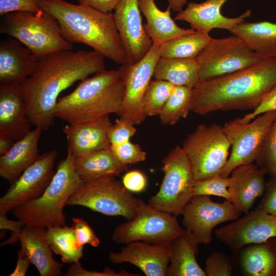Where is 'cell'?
I'll return each mask as SVG.
<instances>
[{
  "label": "cell",
  "mask_w": 276,
  "mask_h": 276,
  "mask_svg": "<svg viewBox=\"0 0 276 276\" xmlns=\"http://www.w3.org/2000/svg\"><path fill=\"white\" fill-rule=\"evenodd\" d=\"M104 58L94 50H71L38 59L34 72L20 84L32 125L47 131L54 123L60 94L77 81L104 70Z\"/></svg>",
  "instance_id": "cell-1"
},
{
  "label": "cell",
  "mask_w": 276,
  "mask_h": 276,
  "mask_svg": "<svg viewBox=\"0 0 276 276\" xmlns=\"http://www.w3.org/2000/svg\"><path fill=\"white\" fill-rule=\"evenodd\" d=\"M276 87V57L213 79L192 89L191 111L205 115L216 111L255 109Z\"/></svg>",
  "instance_id": "cell-2"
},
{
  "label": "cell",
  "mask_w": 276,
  "mask_h": 276,
  "mask_svg": "<svg viewBox=\"0 0 276 276\" xmlns=\"http://www.w3.org/2000/svg\"><path fill=\"white\" fill-rule=\"evenodd\" d=\"M40 8L57 20L68 42L85 44L116 63H126L113 14L64 0H38Z\"/></svg>",
  "instance_id": "cell-3"
},
{
  "label": "cell",
  "mask_w": 276,
  "mask_h": 276,
  "mask_svg": "<svg viewBox=\"0 0 276 276\" xmlns=\"http://www.w3.org/2000/svg\"><path fill=\"white\" fill-rule=\"evenodd\" d=\"M124 95L118 70L104 69L82 80L72 93L59 98L55 117L75 125L118 114Z\"/></svg>",
  "instance_id": "cell-4"
},
{
  "label": "cell",
  "mask_w": 276,
  "mask_h": 276,
  "mask_svg": "<svg viewBox=\"0 0 276 276\" xmlns=\"http://www.w3.org/2000/svg\"><path fill=\"white\" fill-rule=\"evenodd\" d=\"M74 159L67 150L66 157L58 162L55 175L42 195L12 211L25 225L47 228L66 225L64 207L84 182L75 172Z\"/></svg>",
  "instance_id": "cell-5"
},
{
  "label": "cell",
  "mask_w": 276,
  "mask_h": 276,
  "mask_svg": "<svg viewBox=\"0 0 276 276\" xmlns=\"http://www.w3.org/2000/svg\"><path fill=\"white\" fill-rule=\"evenodd\" d=\"M0 32L19 40L39 59L51 53L71 50L55 18L41 10L36 13L14 12L3 16Z\"/></svg>",
  "instance_id": "cell-6"
},
{
  "label": "cell",
  "mask_w": 276,
  "mask_h": 276,
  "mask_svg": "<svg viewBox=\"0 0 276 276\" xmlns=\"http://www.w3.org/2000/svg\"><path fill=\"white\" fill-rule=\"evenodd\" d=\"M164 176L157 193L148 201L150 206L177 216L182 214L193 196L195 181L189 157L182 147L177 146L162 159Z\"/></svg>",
  "instance_id": "cell-7"
},
{
  "label": "cell",
  "mask_w": 276,
  "mask_h": 276,
  "mask_svg": "<svg viewBox=\"0 0 276 276\" xmlns=\"http://www.w3.org/2000/svg\"><path fill=\"white\" fill-rule=\"evenodd\" d=\"M182 147L190 160L195 180H199L221 175L231 145L223 126L202 124L188 134Z\"/></svg>",
  "instance_id": "cell-8"
},
{
  "label": "cell",
  "mask_w": 276,
  "mask_h": 276,
  "mask_svg": "<svg viewBox=\"0 0 276 276\" xmlns=\"http://www.w3.org/2000/svg\"><path fill=\"white\" fill-rule=\"evenodd\" d=\"M138 198L113 176L85 182L69 198L68 205H81L102 214L120 216L127 221L136 215Z\"/></svg>",
  "instance_id": "cell-9"
},
{
  "label": "cell",
  "mask_w": 276,
  "mask_h": 276,
  "mask_svg": "<svg viewBox=\"0 0 276 276\" xmlns=\"http://www.w3.org/2000/svg\"><path fill=\"white\" fill-rule=\"evenodd\" d=\"M176 216L158 210L138 198L136 216L116 227L111 239L117 244L140 241L169 245L184 232Z\"/></svg>",
  "instance_id": "cell-10"
},
{
  "label": "cell",
  "mask_w": 276,
  "mask_h": 276,
  "mask_svg": "<svg viewBox=\"0 0 276 276\" xmlns=\"http://www.w3.org/2000/svg\"><path fill=\"white\" fill-rule=\"evenodd\" d=\"M275 120L274 110L264 112L248 123L236 118L224 124L223 128L230 142L231 151L221 176L228 177L237 166L256 161Z\"/></svg>",
  "instance_id": "cell-11"
},
{
  "label": "cell",
  "mask_w": 276,
  "mask_h": 276,
  "mask_svg": "<svg viewBox=\"0 0 276 276\" xmlns=\"http://www.w3.org/2000/svg\"><path fill=\"white\" fill-rule=\"evenodd\" d=\"M196 58L199 65V81L236 72L264 59L235 35L212 38Z\"/></svg>",
  "instance_id": "cell-12"
},
{
  "label": "cell",
  "mask_w": 276,
  "mask_h": 276,
  "mask_svg": "<svg viewBox=\"0 0 276 276\" xmlns=\"http://www.w3.org/2000/svg\"><path fill=\"white\" fill-rule=\"evenodd\" d=\"M160 57V45L153 43L138 62L121 64L118 70L125 87L124 97L118 115L134 125L140 124L147 117L143 110L144 98Z\"/></svg>",
  "instance_id": "cell-13"
},
{
  "label": "cell",
  "mask_w": 276,
  "mask_h": 276,
  "mask_svg": "<svg viewBox=\"0 0 276 276\" xmlns=\"http://www.w3.org/2000/svg\"><path fill=\"white\" fill-rule=\"evenodd\" d=\"M56 150L39 154L0 198V214H7L41 197L51 183L55 172Z\"/></svg>",
  "instance_id": "cell-14"
},
{
  "label": "cell",
  "mask_w": 276,
  "mask_h": 276,
  "mask_svg": "<svg viewBox=\"0 0 276 276\" xmlns=\"http://www.w3.org/2000/svg\"><path fill=\"white\" fill-rule=\"evenodd\" d=\"M242 213L231 201L215 202L210 196L195 195L183 210L182 224L198 244H208L212 240V234L215 226L236 220Z\"/></svg>",
  "instance_id": "cell-15"
},
{
  "label": "cell",
  "mask_w": 276,
  "mask_h": 276,
  "mask_svg": "<svg viewBox=\"0 0 276 276\" xmlns=\"http://www.w3.org/2000/svg\"><path fill=\"white\" fill-rule=\"evenodd\" d=\"M218 239L232 250L276 238V216L257 209L215 231Z\"/></svg>",
  "instance_id": "cell-16"
},
{
  "label": "cell",
  "mask_w": 276,
  "mask_h": 276,
  "mask_svg": "<svg viewBox=\"0 0 276 276\" xmlns=\"http://www.w3.org/2000/svg\"><path fill=\"white\" fill-rule=\"evenodd\" d=\"M139 0H120L113 16L123 44L126 63L133 64L149 51L153 42L143 24Z\"/></svg>",
  "instance_id": "cell-17"
},
{
  "label": "cell",
  "mask_w": 276,
  "mask_h": 276,
  "mask_svg": "<svg viewBox=\"0 0 276 276\" xmlns=\"http://www.w3.org/2000/svg\"><path fill=\"white\" fill-rule=\"evenodd\" d=\"M169 256V245L137 241L127 244L120 251L109 252L108 259L113 264L131 263L147 276H166Z\"/></svg>",
  "instance_id": "cell-18"
},
{
  "label": "cell",
  "mask_w": 276,
  "mask_h": 276,
  "mask_svg": "<svg viewBox=\"0 0 276 276\" xmlns=\"http://www.w3.org/2000/svg\"><path fill=\"white\" fill-rule=\"evenodd\" d=\"M20 83L0 84V134L15 142L31 130Z\"/></svg>",
  "instance_id": "cell-19"
},
{
  "label": "cell",
  "mask_w": 276,
  "mask_h": 276,
  "mask_svg": "<svg viewBox=\"0 0 276 276\" xmlns=\"http://www.w3.org/2000/svg\"><path fill=\"white\" fill-rule=\"evenodd\" d=\"M228 0H206L196 3L190 2L187 7L178 12L174 20L184 21L189 24L192 29L206 33L214 29H225L230 31L236 25L242 22L251 15L248 10L234 18L223 16L221 8Z\"/></svg>",
  "instance_id": "cell-20"
},
{
  "label": "cell",
  "mask_w": 276,
  "mask_h": 276,
  "mask_svg": "<svg viewBox=\"0 0 276 276\" xmlns=\"http://www.w3.org/2000/svg\"><path fill=\"white\" fill-rule=\"evenodd\" d=\"M111 125L107 115L90 121L65 125L62 130L67 139V150L77 157L110 148L107 131Z\"/></svg>",
  "instance_id": "cell-21"
},
{
  "label": "cell",
  "mask_w": 276,
  "mask_h": 276,
  "mask_svg": "<svg viewBox=\"0 0 276 276\" xmlns=\"http://www.w3.org/2000/svg\"><path fill=\"white\" fill-rule=\"evenodd\" d=\"M266 172L253 163L237 166L229 176L232 202L242 213L249 212L266 190Z\"/></svg>",
  "instance_id": "cell-22"
},
{
  "label": "cell",
  "mask_w": 276,
  "mask_h": 276,
  "mask_svg": "<svg viewBox=\"0 0 276 276\" xmlns=\"http://www.w3.org/2000/svg\"><path fill=\"white\" fill-rule=\"evenodd\" d=\"M38 59L13 37L0 42V84L21 83L34 72Z\"/></svg>",
  "instance_id": "cell-23"
},
{
  "label": "cell",
  "mask_w": 276,
  "mask_h": 276,
  "mask_svg": "<svg viewBox=\"0 0 276 276\" xmlns=\"http://www.w3.org/2000/svg\"><path fill=\"white\" fill-rule=\"evenodd\" d=\"M21 250L34 265L41 276H58L62 274L63 264L53 257L49 244L47 228L25 225L19 236Z\"/></svg>",
  "instance_id": "cell-24"
},
{
  "label": "cell",
  "mask_w": 276,
  "mask_h": 276,
  "mask_svg": "<svg viewBox=\"0 0 276 276\" xmlns=\"http://www.w3.org/2000/svg\"><path fill=\"white\" fill-rule=\"evenodd\" d=\"M42 131L37 127L31 130L1 156V177L12 184L35 161L39 155L38 145Z\"/></svg>",
  "instance_id": "cell-25"
},
{
  "label": "cell",
  "mask_w": 276,
  "mask_h": 276,
  "mask_svg": "<svg viewBox=\"0 0 276 276\" xmlns=\"http://www.w3.org/2000/svg\"><path fill=\"white\" fill-rule=\"evenodd\" d=\"M198 244L187 229L169 244V262L166 276H206L198 264L196 255Z\"/></svg>",
  "instance_id": "cell-26"
},
{
  "label": "cell",
  "mask_w": 276,
  "mask_h": 276,
  "mask_svg": "<svg viewBox=\"0 0 276 276\" xmlns=\"http://www.w3.org/2000/svg\"><path fill=\"white\" fill-rule=\"evenodd\" d=\"M139 3L141 13L146 19L145 30L154 44L160 45L194 30L179 27L172 18L171 9L169 6L162 11L157 7L154 0H139Z\"/></svg>",
  "instance_id": "cell-27"
},
{
  "label": "cell",
  "mask_w": 276,
  "mask_h": 276,
  "mask_svg": "<svg viewBox=\"0 0 276 276\" xmlns=\"http://www.w3.org/2000/svg\"><path fill=\"white\" fill-rule=\"evenodd\" d=\"M229 32L261 58L276 57V22L243 21Z\"/></svg>",
  "instance_id": "cell-28"
},
{
  "label": "cell",
  "mask_w": 276,
  "mask_h": 276,
  "mask_svg": "<svg viewBox=\"0 0 276 276\" xmlns=\"http://www.w3.org/2000/svg\"><path fill=\"white\" fill-rule=\"evenodd\" d=\"M74 164L75 172L84 182L104 176L118 175L128 168V165L119 161L110 148L75 157Z\"/></svg>",
  "instance_id": "cell-29"
},
{
  "label": "cell",
  "mask_w": 276,
  "mask_h": 276,
  "mask_svg": "<svg viewBox=\"0 0 276 276\" xmlns=\"http://www.w3.org/2000/svg\"><path fill=\"white\" fill-rule=\"evenodd\" d=\"M240 263L249 276H276V240L248 245L242 252Z\"/></svg>",
  "instance_id": "cell-30"
},
{
  "label": "cell",
  "mask_w": 276,
  "mask_h": 276,
  "mask_svg": "<svg viewBox=\"0 0 276 276\" xmlns=\"http://www.w3.org/2000/svg\"><path fill=\"white\" fill-rule=\"evenodd\" d=\"M153 77L174 86L193 88L199 81L198 63L196 58L160 57L155 65Z\"/></svg>",
  "instance_id": "cell-31"
},
{
  "label": "cell",
  "mask_w": 276,
  "mask_h": 276,
  "mask_svg": "<svg viewBox=\"0 0 276 276\" xmlns=\"http://www.w3.org/2000/svg\"><path fill=\"white\" fill-rule=\"evenodd\" d=\"M212 39L209 33L194 30L160 44V57L195 58Z\"/></svg>",
  "instance_id": "cell-32"
},
{
  "label": "cell",
  "mask_w": 276,
  "mask_h": 276,
  "mask_svg": "<svg viewBox=\"0 0 276 276\" xmlns=\"http://www.w3.org/2000/svg\"><path fill=\"white\" fill-rule=\"evenodd\" d=\"M47 236L51 248L60 256L63 263H80L83 256V247H76L75 234L72 226L50 227L47 228Z\"/></svg>",
  "instance_id": "cell-33"
},
{
  "label": "cell",
  "mask_w": 276,
  "mask_h": 276,
  "mask_svg": "<svg viewBox=\"0 0 276 276\" xmlns=\"http://www.w3.org/2000/svg\"><path fill=\"white\" fill-rule=\"evenodd\" d=\"M192 89L187 86H175L159 114L162 123L173 125L187 117L191 111Z\"/></svg>",
  "instance_id": "cell-34"
},
{
  "label": "cell",
  "mask_w": 276,
  "mask_h": 276,
  "mask_svg": "<svg viewBox=\"0 0 276 276\" xmlns=\"http://www.w3.org/2000/svg\"><path fill=\"white\" fill-rule=\"evenodd\" d=\"M175 86L162 80H151L146 90L143 110L146 117L157 116L170 97Z\"/></svg>",
  "instance_id": "cell-35"
},
{
  "label": "cell",
  "mask_w": 276,
  "mask_h": 276,
  "mask_svg": "<svg viewBox=\"0 0 276 276\" xmlns=\"http://www.w3.org/2000/svg\"><path fill=\"white\" fill-rule=\"evenodd\" d=\"M229 179L220 175L199 180H195L193 196L206 195L222 197L225 200L232 201V196L228 189Z\"/></svg>",
  "instance_id": "cell-36"
},
{
  "label": "cell",
  "mask_w": 276,
  "mask_h": 276,
  "mask_svg": "<svg viewBox=\"0 0 276 276\" xmlns=\"http://www.w3.org/2000/svg\"><path fill=\"white\" fill-rule=\"evenodd\" d=\"M256 162L272 178H276V120L270 127L263 148Z\"/></svg>",
  "instance_id": "cell-37"
},
{
  "label": "cell",
  "mask_w": 276,
  "mask_h": 276,
  "mask_svg": "<svg viewBox=\"0 0 276 276\" xmlns=\"http://www.w3.org/2000/svg\"><path fill=\"white\" fill-rule=\"evenodd\" d=\"M110 149L118 159L124 164H134L146 159V153L138 144L130 141L118 145H111Z\"/></svg>",
  "instance_id": "cell-38"
},
{
  "label": "cell",
  "mask_w": 276,
  "mask_h": 276,
  "mask_svg": "<svg viewBox=\"0 0 276 276\" xmlns=\"http://www.w3.org/2000/svg\"><path fill=\"white\" fill-rule=\"evenodd\" d=\"M73 225L76 236V246L77 248L83 247L88 244L93 247H98L100 243L95 233L89 224L84 219L75 217L72 219Z\"/></svg>",
  "instance_id": "cell-39"
},
{
  "label": "cell",
  "mask_w": 276,
  "mask_h": 276,
  "mask_svg": "<svg viewBox=\"0 0 276 276\" xmlns=\"http://www.w3.org/2000/svg\"><path fill=\"white\" fill-rule=\"evenodd\" d=\"M205 271L208 276H231L233 267L225 254L214 251L206 260Z\"/></svg>",
  "instance_id": "cell-40"
},
{
  "label": "cell",
  "mask_w": 276,
  "mask_h": 276,
  "mask_svg": "<svg viewBox=\"0 0 276 276\" xmlns=\"http://www.w3.org/2000/svg\"><path fill=\"white\" fill-rule=\"evenodd\" d=\"M132 123L120 117L111 125L107 131V135L111 145H118L130 141L136 131Z\"/></svg>",
  "instance_id": "cell-41"
},
{
  "label": "cell",
  "mask_w": 276,
  "mask_h": 276,
  "mask_svg": "<svg viewBox=\"0 0 276 276\" xmlns=\"http://www.w3.org/2000/svg\"><path fill=\"white\" fill-rule=\"evenodd\" d=\"M38 0H0V15L14 12H39Z\"/></svg>",
  "instance_id": "cell-42"
},
{
  "label": "cell",
  "mask_w": 276,
  "mask_h": 276,
  "mask_svg": "<svg viewBox=\"0 0 276 276\" xmlns=\"http://www.w3.org/2000/svg\"><path fill=\"white\" fill-rule=\"evenodd\" d=\"M66 276H140L139 273H130L124 270L116 272L106 266L102 271H90L84 268L80 263H72L67 272Z\"/></svg>",
  "instance_id": "cell-43"
},
{
  "label": "cell",
  "mask_w": 276,
  "mask_h": 276,
  "mask_svg": "<svg viewBox=\"0 0 276 276\" xmlns=\"http://www.w3.org/2000/svg\"><path fill=\"white\" fill-rule=\"evenodd\" d=\"M122 182L125 188L132 193L143 192L147 185L146 176L139 170H131L125 173Z\"/></svg>",
  "instance_id": "cell-44"
},
{
  "label": "cell",
  "mask_w": 276,
  "mask_h": 276,
  "mask_svg": "<svg viewBox=\"0 0 276 276\" xmlns=\"http://www.w3.org/2000/svg\"><path fill=\"white\" fill-rule=\"evenodd\" d=\"M274 110H276V87L264 98L252 112L245 114L240 119L244 123H248L264 112Z\"/></svg>",
  "instance_id": "cell-45"
},
{
  "label": "cell",
  "mask_w": 276,
  "mask_h": 276,
  "mask_svg": "<svg viewBox=\"0 0 276 276\" xmlns=\"http://www.w3.org/2000/svg\"><path fill=\"white\" fill-rule=\"evenodd\" d=\"M266 192L256 209L276 216V178L266 185Z\"/></svg>",
  "instance_id": "cell-46"
},
{
  "label": "cell",
  "mask_w": 276,
  "mask_h": 276,
  "mask_svg": "<svg viewBox=\"0 0 276 276\" xmlns=\"http://www.w3.org/2000/svg\"><path fill=\"white\" fill-rule=\"evenodd\" d=\"M25 224L20 220H10L8 218L6 214H0V229L12 232L10 238L1 243V245L13 244L19 240V236Z\"/></svg>",
  "instance_id": "cell-47"
},
{
  "label": "cell",
  "mask_w": 276,
  "mask_h": 276,
  "mask_svg": "<svg viewBox=\"0 0 276 276\" xmlns=\"http://www.w3.org/2000/svg\"><path fill=\"white\" fill-rule=\"evenodd\" d=\"M120 0H78L79 4L90 7L98 10L111 12Z\"/></svg>",
  "instance_id": "cell-48"
},
{
  "label": "cell",
  "mask_w": 276,
  "mask_h": 276,
  "mask_svg": "<svg viewBox=\"0 0 276 276\" xmlns=\"http://www.w3.org/2000/svg\"><path fill=\"white\" fill-rule=\"evenodd\" d=\"M31 262L21 250L18 251L16 267L10 276H25L28 271Z\"/></svg>",
  "instance_id": "cell-49"
},
{
  "label": "cell",
  "mask_w": 276,
  "mask_h": 276,
  "mask_svg": "<svg viewBox=\"0 0 276 276\" xmlns=\"http://www.w3.org/2000/svg\"><path fill=\"white\" fill-rule=\"evenodd\" d=\"M15 142L12 138L0 134V155L2 156L8 152Z\"/></svg>",
  "instance_id": "cell-50"
},
{
  "label": "cell",
  "mask_w": 276,
  "mask_h": 276,
  "mask_svg": "<svg viewBox=\"0 0 276 276\" xmlns=\"http://www.w3.org/2000/svg\"><path fill=\"white\" fill-rule=\"evenodd\" d=\"M168 6L172 11L179 12L182 10L183 7L187 3V0H167Z\"/></svg>",
  "instance_id": "cell-51"
}]
</instances>
